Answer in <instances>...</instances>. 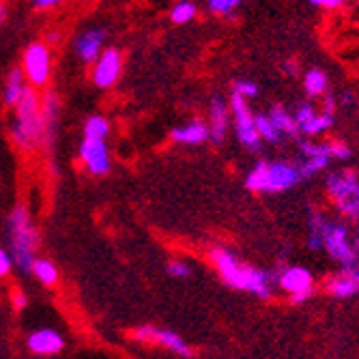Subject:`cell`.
I'll return each mask as SVG.
<instances>
[{
	"mask_svg": "<svg viewBox=\"0 0 359 359\" xmlns=\"http://www.w3.org/2000/svg\"><path fill=\"white\" fill-rule=\"evenodd\" d=\"M258 93H260V88L252 80H235L233 82V95L241 97V100H245V102H250V100H254V97H258Z\"/></svg>",
	"mask_w": 359,
	"mask_h": 359,
	"instance_id": "cell-30",
	"label": "cell"
},
{
	"mask_svg": "<svg viewBox=\"0 0 359 359\" xmlns=\"http://www.w3.org/2000/svg\"><path fill=\"white\" fill-rule=\"evenodd\" d=\"M241 7V0H209L207 11L217 18H231Z\"/></svg>",
	"mask_w": 359,
	"mask_h": 359,
	"instance_id": "cell-28",
	"label": "cell"
},
{
	"mask_svg": "<svg viewBox=\"0 0 359 359\" xmlns=\"http://www.w3.org/2000/svg\"><path fill=\"white\" fill-rule=\"evenodd\" d=\"M282 72H284L288 78H297V76H299V65H297V60H295V58H286V60L282 62Z\"/></svg>",
	"mask_w": 359,
	"mask_h": 359,
	"instance_id": "cell-36",
	"label": "cell"
},
{
	"mask_svg": "<svg viewBox=\"0 0 359 359\" xmlns=\"http://www.w3.org/2000/svg\"><path fill=\"white\" fill-rule=\"evenodd\" d=\"M166 271H168V276H172V278L185 280V278L191 276V265L185 263V260H181V258H172L170 263L166 265Z\"/></svg>",
	"mask_w": 359,
	"mask_h": 359,
	"instance_id": "cell-31",
	"label": "cell"
},
{
	"mask_svg": "<svg viewBox=\"0 0 359 359\" xmlns=\"http://www.w3.org/2000/svg\"><path fill=\"white\" fill-rule=\"evenodd\" d=\"M5 18H7V5H5V3H0V26H3Z\"/></svg>",
	"mask_w": 359,
	"mask_h": 359,
	"instance_id": "cell-39",
	"label": "cell"
},
{
	"mask_svg": "<svg viewBox=\"0 0 359 359\" xmlns=\"http://www.w3.org/2000/svg\"><path fill=\"white\" fill-rule=\"evenodd\" d=\"M254 123H256V132H258V136L263 142H269V144H280L282 142V136L278 134V129L273 127L267 112L254 114Z\"/></svg>",
	"mask_w": 359,
	"mask_h": 359,
	"instance_id": "cell-25",
	"label": "cell"
},
{
	"mask_svg": "<svg viewBox=\"0 0 359 359\" xmlns=\"http://www.w3.org/2000/svg\"><path fill=\"white\" fill-rule=\"evenodd\" d=\"M80 161L82 166L95 175V177H104L110 172V166H112V157H110V149L104 140H86L82 138L80 142Z\"/></svg>",
	"mask_w": 359,
	"mask_h": 359,
	"instance_id": "cell-11",
	"label": "cell"
},
{
	"mask_svg": "<svg viewBox=\"0 0 359 359\" xmlns=\"http://www.w3.org/2000/svg\"><path fill=\"white\" fill-rule=\"evenodd\" d=\"M325 191L338 215L346 222H359V172L355 168L332 170L325 177Z\"/></svg>",
	"mask_w": 359,
	"mask_h": 359,
	"instance_id": "cell-6",
	"label": "cell"
},
{
	"mask_svg": "<svg viewBox=\"0 0 359 359\" xmlns=\"http://www.w3.org/2000/svg\"><path fill=\"white\" fill-rule=\"evenodd\" d=\"M273 127L278 129L280 136H288V138H297L299 136V127L295 123V118H292V112L288 108H284L282 104H276L271 106V110L267 112Z\"/></svg>",
	"mask_w": 359,
	"mask_h": 359,
	"instance_id": "cell-19",
	"label": "cell"
},
{
	"mask_svg": "<svg viewBox=\"0 0 359 359\" xmlns=\"http://www.w3.org/2000/svg\"><path fill=\"white\" fill-rule=\"evenodd\" d=\"M22 74L30 88H43L52 78V50L46 41H30L22 54Z\"/></svg>",
	"mask_w": 359,
	"mask_h": 359,
	"instance_id": "cell-7",
	"label": "cell"
},
{
	"mask_svg": "<svg viewBox=\"0 0 359 359\" xmlns=\"http://www.w3.org/2000/svg\"><path fill=\"white\" fill-rule=\"evenodd\" d=\"M325 290L336 299H351L359 295V263L330 276L325 280Z\"/></svg>",
	"mask_w": 359,
	"mask_h": 359,
	"instance_id": "cell-15",
	"label": "cell"
},
{
	"mask_svg": "<svg viewBox=\"0 0 359 359\" xmlns=\"http://www.w3.org/2000/svg\"><path fill=\"white\" fill-rule=\"evenodd\" d=\"M308 248L312 252H327L340 269H348L359 263V250L351 226L334 219L320 209H312L308 215Z\"/></svg>",
	"mask_w": 359,
	"mask_h": 359,
	"instance_id": "cell-1",
	"label": "cell"
},
{
	"mask_svg": "<svg viewBox=\"0 0 359 359\" xmlns=\"http://www.w3.org/2000/svg\"><path fill=\"white\" fill-rule=\"evenodd\" d=\"M302 181L297 164L290 159H258L245 175V187L252 194H282Z\"/></svg>",
	"mask_w": 359,
	"mask_h": 359,
	"instance_id": "cell-5",
	"label": "cell"
},
{
	"mask_svg": "<svg viewBox=\"0 0 359 359\" xmlns=\"http://www.w3.org/2000/svg\"><path fill=\"white\" fill-rule=\"evenodd\" d=\"M11 271H13V258L9 254V250L0 245V278H7Z\"/></svg>",
	"mask_w": 359,
	"mask_h": 359,
	"instance_id": "cell-32",
	"label": "cell"
},
{
	"mask_svg": "<svg viewBox=\"0 0 359 359\" xmlns=\"http://www.w3.org/2000/svg\"><path fill=\"white\" fill-rule=\"evenodd\" d=\"M231 121L235 127V134L239 144L248 151V153H258L260 147H263V140H260L258 132H256V123H254V112L250 108V104L237 95H231Z\"/></svg>",
	"mask_w": 359,
	"mask_h": 359,
	"instance_id": "cell-9",
	"label": "cell"
},
{
	"mask_svg": "<svg viewBox=\"0 0 359 359\" xmlns=\"http://www.w3.org/2000/svg\"><path fill=\"white\" fill-rule=\"evenodd\" d=\"M32 273L43 286H54L58 282V267L50 258H37L35 265H32Z\"/></svg>",
	"mask_w": 359,
	"mask_h": 359,
	"instance_id": "cell-26",
	"label": "cell"
},
{
	"mask_svg": "<svg viewBox=\"0 0 359 359\" xmlns=\"http://www.w3.org/2000/svg\"><path fill=\"white\" fill-rule=\"evenodd\" d=\"M334 123H336V116L323 114V112L318 110V114H316L308 125H304V127L299 129V134H304V138L314 140V138H318V136H323V134H327L330 129L334 127Z\"/></svg>",
	"mask_w": 359,
	"mask_h": 359,
	"instance_id": "cell-23",
	"label": "cell"
},
{
	"mask_svg": "<svg viewBox=\"0 0 359 359\" xmlns=\"http://www.w3.org/2000/svg\"><path fill=\"white\" fill-rule=\"evenodd\" d=\"M41 116H43V144L52 149L56 132H58V116H60V102L54 90H48L41 97Z\"/></svg>",
	"mask_w": 359,
	"mask_h": 359,
	"instance_id": "cell-17",
	"label": "cell"
},
{
	"mask_svg": "<svg viewBox=\"0 0 359 359\" xmlns=\"http://www.w3.org/2000/svg\"><path fill=\"white\" fill-rule=\"evenodd\" d=\"M353 102H355V95H353L351 90H346V93L342 95V104H344V106H353Z\"/></svg>",
	"mask_w": 359,
	"mask_h": 359,
	"instance_id": "cell-38",
	"label": "cell"
},
{
	"mask_svg": "<svg viewBox=\"0 0 359 359\" xmlns=\"http://www.w3.org/2000/svg\"><path fill=\"white\" fill-rule=\"evenodd\" d=\"M318 114V110H316V106L308 100V102H302V104H297V108L292 110V118H295V123H297V127L302 129L304 125H308L314 116Z\"/></svg>",
	"mask_w": 359,
	"mask_h": 359,
	"instance_id": "cell-29",
	"label": "cell"
},
{
	"mask_svg": "<svg viewBox=\"0 0 359 359\" xmlns=\"http://www.w3.org/2000/svg\"><path fill=\"white\" fill-rule=\"evenodd\" d=\"M26 88H28V84H26V78H24L22 69H20V67H13V69L7 74V80H5V90H3V100H5V104L13 108V106L22 100V95H24Z\"/></svg>",
	"mask_w": 359,
	"mask_h": 359,
	"instance_id": "cell-20",
	"label": "cell"
},
{
	"mask_svg": "<svg viewBox=\"0 0 359 359\" xmlns=\"http://www.w3.org/2000/svg\"><path fill=\"white\" fill-rule=\"evenodd\" d=\"M310 7H316L323 11H334V9L344 7V0H310Z\"/></svg>",
	"mask_w": 359,
	"mask_h": 359,
	"instance_id": "cell-33",
	"label": "cell"
},
{
	"mask_svg": "<svg viewBox=\"0 0 359 359\" xmlns=\"http://www.w3.org/2000/svg\"><path fill=\"white\" fill-rule=\"evenodd\" d=\"M11 304H13V308L15 310H24L26 306H28V295H26V292L24 290H13L11 292Z\"/></svg>",
	"mask_w": 359,
	"mask_h": 359,
	"instance_id": "cell-35",
	"label": "cell"
},
{
	"mask_svg": "<svg viewBox=\"0 0 359 359\" xmlns=\"http://www.w3.org/2000/svg\"><path fill=\"white\" fill-rule=\"evenodd\" d=\"M295 164H297L302 181H306V179H312V177H316V175L327 170L330 164H332V159H325V157H299Z\"/></svg>",
	"mask_w": 359,
	"mask_h": 359,
	"instance_id": "cell-24",
	"label": "cell"
},
{
	"mask_svg": "<svg viewBox=\"0 0 359 359\" xmlns=\"http://www.w3.org/2000/svg\"><path fill=\"white\" fill-rule=\"evenodd\" d=\"M170 140L177 144H185V147H198L205 144L209 140V129L207 123L201 118H194L185 125L172 127L170 129Z\"/></svg>",
	"mask_w": 359,
	"mask_h": 359,
	"instance_id": "cell-18",
	"label": "cell"
},
{
	"mask_svg": "<svg viewBox=\"0 0 359 359\" xmlns=\"http://www.w3.org/2000/svg\"><path fill=\"white\" fill-rule=\"evenodd\" d=\"M82 134L86 140H104L108 138L110 134V121L102 114H93L86 118L84 127H82Z\"/></svg>",
	"mask_w": 359,
	"mask_h": 359,
	"instance_id": "cell-22",
	"label": "cell"
},
{
	"mask_svg": "<svg viewBox=\"0 0 359 359\" xmlns=\"http://www.w3.org/2000/svg\"><path fill=\"white\" fill-rule=\"evenodd\" d=\"M106 39H108V30L104 26H93V28L82 30L80 35L76 37L74 50H76V54L80 56L82 62L95 65L97 58H100L102 52H104Z\"/></svg>",
	"mask_w": 359,
	"mask_h": 359,
	"instance_id": "cell-13",
	"label": "cell"
},
{
	"mask_svg": "<svg viewBox=\"0 0 359 359\" xmlns=\"http://www.w3.org/2000/svg\"><path fill=\"white\" fill-rule=\"evenodd\" d=\"M228 127H231V106L219 95H215L209 104V118H207L209 140L219 147L228 136Z\"/></svg>",
	"mask_w": 359,
	"mask_h": 359,
	"instance_id": "cell-14",
	"label": "cell"
},
{
	"mask_svg": "<svg viewBox=\"0 0 359 359\" xmlns=\"http://www.w3.org/2000/svg\"><path fill=\"white\" fill-rule=\"evenodd\" d=\"M13 142L30 153L43 144V116H41V95L35 88H26L22 100L13 106V118L9 125Z\"/></svg>",
	"mask_w": 359,
	"mask_h": 359,
	"instance_id": "cell-4",
	"label": "cell"
},
{
	"mask_svg": "<svg viewBox=\"0 0 359 359\" xmlns=\"http://www.w3.org/2000/svg\"><path fill=\"white\" fill-rule=\"evenodd\" d=\"M56 7H60V0H35V3H32V9H37V11H48Z\"/></svg>",
	"mask_w": 359,
	"mask_h": 359,
	"instance_id": "cell-37",
	"label": "cell"
},
{
	"mask_svg": "<svg viewBox=\"0 0 359 359\" xmlns=\"http://www.w3.org/2000/svg\"><path fill=\"white\" fill-rule=\"evenodd\" d=\"M336 110H338V100H336V97L334 95H325L323 97V114H330V116H336Z\"/></svg>",
	"mask_w": 359,
	"mask_h": 359,
	"instance_id": "cell-34",
	"label": "cell"
},
{
	"mask_svg": "<svg viewBox=\"0 0 359 359\" xmlns=\"http://www.w3.org/2000/svg\"><path fill=\"white\" fill-rule=\"evenodd\" d=\"M276 284L284 290L290 304L302 306L314 295V273L304 265H284L280 263L276 273Z\"/></svg>",
	"mask_w": 359,
	"mask_h": 359,
	"instance_id": "cell-8",
	"label": "cell"
},
{
	"mask_svg": "<svg viewBox=\"0 0 359 359\" xmlns=\"http://www.w3.org/2000/svg\"><path fill=\"white\" fill-rule=\"evenodd\" d=\"M134 338L138 342L164 346V348L172 351L175 355H179L183 359H189L194 355V348L187 344V340H183L172 330H161V327H155V325H140L138 330H134Z\"/></svg>",
	"mask_w": 359,
	"mask_h": 359,
	"instance_id": "cell-10",
	"label": "cell"
},
{
	"mask_svg": "<svg viewBox=\"0 0 359 359\" xmlns=\"http://www.w3.org/2000/svg\"><path fill=\"white\" fill-rule=\"evenodd\" d=\"M123 72V54L116 48H106L93 65V82L100 88H110L116 84Z\"/></svg>",
	"mask_w": 359,
	"mask_h": 359,
	"instance_id": "cell-12",
	"label": "cell"
},
{
	"mask_svg": "<svg viewBox=\"0 0 359 359\" xmlns=\"http://www.w3.org/2000/svg\"><path fill=\"white\" fill-rule=\"evenodd\" d=\"M353 239H355V245L359 250V222H357V228H355V233H353Z\"/></svg>",
	"mask_w": 359,
	"mask_h": 359,
	"instance_id": "cell-40",
	"label": "cell"
},
{
	"mask_svg": "<svg viewBox=\"0 0 359 359\" xmlns=\"http://www.w3.org/2000/svg\"><path fill=\"white\" fill-rule=\"evenodd\" d=\"M330 88V78L323 69L312 67L304 74V90L310 100H316V97H325Z\"/></svg>",
	"mask_w": 359,
	"mask_h": 359,
	"instance_id": "cell-21",
	"label": "cell"
},
{
	"mask_svg": "<svg viewBox=\"0 0 359 359\" xmlns=\"http://www.w3.org/2000/svg\"><path fill=\"white\" fill-rule=\"evenodd\" d=\"M170 22L172 24H189L196 15H198V5L196 3H189V0H181V3L172 5L170 9Z\"/></svg>",
	"mask_w": 359,
	"mask_h": 359,
	"instance_id": "cell-27",
	"label": "cell"
},
{
	"mask_svg": "<svg viewBox=\"0 0 359 359\" xmlns=\"http://www.w3.org/2000/svg\"><path fill=\"white\" fill-rule=\"evenodd\" d=\"M209 260L217 271L219 280L233 290H243L258 299H271L276 292V273H269L260 267H254L241 260L233 250L215 245L209 250Z\"/></svg>",
	"mask_w": 359,
	"mask_h": 359,
	"instance_id": "cell-2",
	"label": "cell"
},
{
	"mask_svg": "<svg viewBox=\"0 0 359 359\" xmlns=\"http://www.w3.org/2000/svg\"><path fill=\"white\" fill-rule=\"evenodd\" d=\"M7 237L13 267H18L22 273H32V265L37 260L35 254L39 248V231L26 205H15L7 215Z\"/></svg>",
	"mask_w": 359,
	"mask_h": 359,
	"instance_id": "cell-3",
	"label": "cell"
},
{
	"mask_svg": "<svg viewBox=\"0 0 359 359\" xmlns=\"http://www.w3.org/2000/svg\"><path fill=\"white\" fill-rule=\"evenodd\" d=\"M28 344V351L35 353V355H43V357H50V355H56L62 351L65 346V338L56 332V330H37L32 332L26 340Z\"/></svg>",
	"mask_w": 359,
	"mask_h": 359,
	"instance_id": "cell-16",
	"label": "cell"
}]
</instances>
